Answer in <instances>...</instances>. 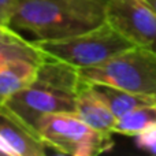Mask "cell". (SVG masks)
<instances>
[{"instance_id":"6da1fadb","label":"cell","mask_w":156,"mask_h":156,"mask_svg":"<svg viewBox=\"0 0 156 156\" xmlns=\"http://www.w3.org/2000/svg\"><path fill=\"white\" fill-rule=\"evenodd\" d=\"M107 0H16L10 27L36 40L80 34L105 22Z\"/></svg>"},{"instance_id":"7a4b0ae2","label":"cell","mask_w":156,"mask_h":156,"mask_svg":"<svg viewBox=\"0 0 156 156\" xmlns=\"http://www.w3.org/2000/svg\"><path fill=\"white\" fill-rule=\"evenodd\" d=\"M81 83L78 69L44 55L34 81L4 104L34 127L45 114L76 112Z\"/></svg>"},{"instance_id":"3957f363","label":"cell","mask_w":156,"mask_h":156,"mask_svg":"<svg viewBox=\"0 0 156 156\" xmlns=\"http://www.w3.org/2000/svg\"><path fill=\"white\" fill-rule=\"evenodd\" d=\"M33 44L45 56L76 69L96 66L134 47L107 21L80 34L55 40H34Z\"/></svg>"},{"instance_id":"277c9868","label":"cell","mask_w":156,"mask_h":156,"mask_svg":"<svg viewBox=\"0 0 156 156\" xmlns=\"http://www.w3.org/2000/svg\"><path fill=\"white\" fill-rule=\"evenodd\" d=\"M78 73L86 82L156 96V52L143 47L127 48L103 63L78 69Z\"/></svg>"},{"instance_id":"5b68a950","label":"cell","mask_w":156,"mask_h":156,"mask_svg":"<svg viewBox=\"0 0 156 156\" xmlns=\"http://www.w3.org/2000/svg\"><path fill=\"white\" fill-rule=\"evenodd\" d=\"M41 140L48 148L70 156H93L112 148V134H105L86 125L76 114L52 112L36 122Z\"/></svg>"},{"instance_id":"8992f818","label":"cell","mask_w":156,"mask_h":156,"mask_svg":"<svg viewBox=\"0 0 156 156\" xmlns=\"http://www.w3.org/2000/svg\"><path fill=\"white\" fill-rule=\"evenodd\" d=\"M105 21L133 45L156 52V12L144 0H107Z\"/></svg>"},{"instance_id":"52a82bcc","label":"cell","mask_w":156,"mask_h":156,"mask_svg":"<svg viewBox=\"0 0 156 156\" xmlns=\"http://www.w3.org/2000/svg\"><path fill=\"white\" fill-rule=\"evenodd\" d=\"M0 136L15 152V156H44L47 144L37 130L5 104H0Z\"/></svg>"},{"instance_id":"ba28073f","label":"cell","mask_w":156,"mask_h":156,"mask_svg":"<svg viewBox=\"0 0 156 156\" xmlns=\"http://www.w3.org/2000/svg\"><path fill=\"white\" fill-rule=\"evenodd\" d=\"M74 114L93 129L105 134H114V127L118 118L86 81H82L80 86Z\"/></svg>"},{"instance_id":"9c48e42d","label":"cell","mask_w":156,"mask_h":156,"mask_svg":"<svg viewBox=\"0 0 156 156\" xmlns=\"http://www.w3.org/2000/svg\"><path fill=\"white\" fill-rule=\"evenodd\" d=\"M41 62L15 60L0 67V104L34 81Z\"/></svg>"},{"instance_id":"30bf717a","label":"cell","mask_w":156,"mask_h":156,"mask_svg":"<svg viewBox=\"0 0 156 156\" xmlns=\"http://www.w3.org/2000/svg\"><path fill=\"white\" fill-rule=\"evenodd\" d=\"M89 83L118 119L138 107L156 103V96H151V94L133 93L105 83Z\"/></svg>"},{"instance_id":"8fae6325","label":"cell","mask_w":156,"mask_h":156,"mask_svg":"<svg viewBox=\"0 0 156 156\" xmlns=\"http://www.w3.org/2000/svg\"><path fill=\"white\" fill-rule=\"evenodd\" d=\"M152 126H156V103L138 107L121 116L114 127V134L137 136Z\"/></svg>"},{"instance_id":"7c38bea8","label":"cell","mask_w":156,"mask_h":156,"mask_svg":"<svg viewBox=\"0 0 156 156\" xmlns=\"http://www.w3.org/2000/svg\"><path fill=\"white\" fill-rule=\"evenodd\" d=\"M44 54L33 44V41L23 40L15 43H0V67L15 60L41 62Z\"/></svg>"},{"instance_id":"4fadbf2b","label":"cell","mask_w":156,"mask_h":156,"mask_svg":"<svg viewBox=\"0 0 156 156\" xmlns=\"http://www.w3.org/2000/svg\"><path fill=\"white\" fill-rule=\"evenodd\" d=\"M134 137L138 148L144 149L152 155H156V126L148 127Z\"/></svg>"},{"instance_id":"5bb4252c","label":"cell","mask_w":156,"mask_h":156,"mask_svg":"<svg viewBox=\"0 0 156 156\" xmlns=\"http://www.w3.org/2000/svg\"><path fill=\"white\" fill-rule=\"evenodd\" d=\"M15 7L16 0H0V25L10 26Z\"/></svg>"},{"instance_id":"9a60e30c","label":"cell","mask_w":156,"mask_h":156,"mask_svg":"<svg viewBox=\"0 0 156 156\" xmlns=\"http://www.w3.org/2000/svg\"><path fill=\"white\" fill-rule=\"evenodd\" d=\"M25 38L10 26L0 25V43H15V41H23Z\"/></svg>"},{"instance_id":"2e32d148","label":"cell","mask_w":156,"mask_h":156,"mask_svg":"<svg viewBox=\"0 0 156 156\" xmlns=\"http://www.w3.org/2000/svg\"><path fill=\"white\" fill-rule=\"evenodd\" d=\"M0 155H5V156H15V152L10 148L7 143L4 141V138L0 136Z\"/></svg>"},{"instance_id":"e0dca14e","label":"cell","mask_w":156,"mask_h":156,"mask_svg":"<svg viewBox=\"0 0 156 156\" xmlns=\"http://www.w3.org/2000/svg\"><path fill=\"white\" fill-rule=\"evenodd\" d=\"M144 2H145L147 4H148L149 7H151L152 10H154L155 12H156V0H144Z\"/></svg>"}]
</instances>
